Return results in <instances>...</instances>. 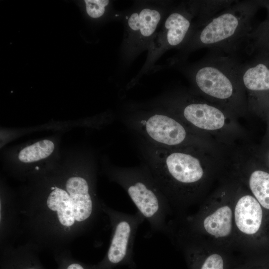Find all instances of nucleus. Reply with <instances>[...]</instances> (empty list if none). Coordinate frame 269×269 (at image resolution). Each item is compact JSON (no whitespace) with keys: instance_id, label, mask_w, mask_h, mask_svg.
<instances>
[{"instance_id":"1","label":"nucleus","mask_w":269,"mask_h":269,"mask_svg":"<svg viewBox=\"0 0 269 269\" xmlns=\"http://www.w3.org/2000/svg\"><path fill=\"white\" fill-rule=\"evenodd\" d=\"M143 163L167 199L172 211L182 217L201 199L213 174L206 156L209 147H160L136 136Z\"/></svg>"},{"instance_id":"2","label":"nucleus","mask_w":269,"mask_h":269,"mask_svg":"<svg viewBox=\"0 0 269 269\" xmlns=\"http://www.w3.org/2000/svg\"><path fill=\"white\" fill-rule=\"evenodd\" d=\"M241 66L232 57H208L193 69L192 81L206 100L234 115L242 114L248 104L240 79Z\"/></svg>"},{"instance_id":"3","label":"nucleus","mask_w":269,"mask_h":269,"mask_svg":"<svg viewBox=\"0 0 269 269\" xmlns=\"http://www.w3.org/2000/svg\"><path fill=\"white\" fill-rule=\"evenodd\" d=\"M105 169L111 180L127 193L138 212L147 221L150 231L167 235L170 223L167 218L173 211L147 167L143 163L134 167L108 164Z\"/></svg>"},{"instance_id":"4","label":"nucleus","mask_w":269,"mask_h":269,"mask_svg":"<svg viewBox=\"0 0 269 269\" xmlns=\"http://www.w3.org/2000/svg\"><path fill=\"white\" fill-rule=\"evenodd\" d=\"M257 3L235 1L199 28L184 44L189 51L208 47L226 52L234 51L247 41Z\"/></svg>"},{"instance_id":"5","label":"nucleus","mask_w":269,"mask_h":269,"mask_svg":"<svg viewBox=\"0 0 269 269\" xmlns=\"http://www.w3.org/2000/svg\"><path fill=\"white\" fill-rule=\"evenodd\" d=\"M123 122L136 136L160 147H209L205 136L162 108L134 111L125 116Z\"/></svg>"},{"instance_id":"6","label":"nucleus","mask_w":269,"mask_h":269,"mask_svg":"<svg viewBox=\"0 0 269 269\" xmlns=\"http://www.w3.org/2000/svg\"><path fill=\"white\" fill-rule=\"evenodd\" d=\"M185 222L189 231L229 251L236 248L233 182L216 191Z\"/></svg>"},{"instance_id":"7","label":"nucleus","mask_w":269,"mask_h":269,"mask_svg":"<svg viewBox=\"0 0 269 269\" xmlns=\"http://www.w3.org/2000/svg\"><path fill=\"white\" fill-rule=\"evenodd\" d=\"M162 109L174 115L196 133L216 134L231 126L235 115L204 98L179 95L162 102Z\"/></svg>"},{"instance_id":"8","label":"nucleus","mask_w":269,"mask_h":269,"mask_svg":"<svg viewBox=\"0 0 269 269\" xmlns=\"http://www.w3.org/2000/svg\"><path fill=\"white\" fill-rule=\"evenodd\" d=\"M233 184L236 248L247 252L263 226V208L243 185L236 180Z\"/></svg>"},{"instance_id":"9","label":"nucleus","mask_w":269,"mask_h":269,"mask_svg":"<svg viewBox=\"0 0 269 269\" xmlns=\"http://www.w3.org/2000/svg\"><path fill=\"white\" fill-rule=\"evenodd\" d=\"M107 211L112 224V238L105 259L95 269H111L129 262L138 228L144 219L138 211L134 214L110 209Z\"/></svg>"},{"instance_id":"10","label":"nucleus","mask_w":269,"mask_h":269,"mask_svg":"<svg viewBox=\"0 0 269 269\" xmlns=\"http://www.w3.org/2000/svg\"><path fill=\"white\" fill-rule=\"evenodd\" d=\"M96 168V158L92 153L83 172L72 174L64 182L63 187L68 193L74 206L76 222H85L94 213L95 205L94 184Z\"/></svg>"},{"instance_id":"11","label":"nucleus","mask_w":269,"mask_h":269,"mask_svg":"<svg viewBox=\"0 0 269 269\" xmlns=\"http://www.w3.org/2000/svg\"><path fill=\"white\" fill-rule=\"evenodd\" d=\"M235 180L243 185L262 208L269 211V171L254 163L238 165L234 172Z\"/></svg>"},{"instance_id":"12","label":"nucleus","mask_w":269,"mask_h":269,"mask_svg":"<svg viewBox=\"0 0 269 269\" xmlns=\"http://www.w3.org/2000/svg\"><path fill=\"white\" fill-rule=\"evenodd\" d=\"M240 79L248 94L249 104L256 96L269 91V66L263 62L241 65Z\"/></svg>"},{"instance_id":"13","label":"nucleus","mask_w":269,"mask_h":269,"mask_svg":"<svg viewBox=\"0 0 269 269\" xmlns=\"http://www.w3.org/2000/svg\"><path fill=\"white\" fill-rule=\"evenodd\" d=\"M161 19V12L153 7H145L133 12L127 20L131 37L139 43L146 41L154 34Z\"/></svg>"},{"instance_id":"14","label":"nucleus","mask_w":269,"mask_h":269,"mask_svg":"<svg viewBox=\"0 0 269 269\" xmlns=\"http://www.w3.org/2000/svg\"><path fill=\"white\" fill-rule=\"evenodd\" d=\"M58 147L52 138H44L22 146L16 151L14 162L22 166H34L50 160Z\"/></svg>"},{"instance_id":"15","label":"nucleus","mask_w":269,"mask_h":269,"mask_svg":"<svg viewBox=\"0 0 269 269\" xmlns=\"http://www.w3.org/2000/svg\"><path fill=\"white\" fill-rule=\"evenodd\" d=\"M46 204L49 209L56 213L59 222L62 226L70 227L74 225L76 222L74 206L64 187H52Z\"/></svg>"},{"instance_id":"16","label":"nucleus","mask_w":269,"mask_h":269,"mask_svg":"<svg viewBox=\"0 0 269 269\" xmlns=\"http://www.w3.org/2000/svg\"><path fill=\"white\" fill-rule=\"evenodd\" d=\"M86 8L87 14L92 18L102 16L105 11V7L109 3L107 0H86Z\"/></svg>"},{"instance_id":"17","label":"nucleus","mask_w":269,"mask_h":269,"mask_svg":"<svg viewBox=\"0 0 269 269\" xmlns=\"http://www.w3.org/2000/svg\"><path fill=\"white\" fill-rule=\"evenodd\" d=\"M59 269H87L82 264L73 261H63Z\"/></svg>"},{"instance_id":"18","label":"nucleus","mask_w":269,"mask_h":269,"mask_svg":"<svg viewBox=\"0 0 269 269\" xmlns=\"http://www.w3.org/2000/svg\"><path fill=\"white\" fill-rule=\"evenodd\" d=\"M259 43H265V45L269 48V38L258 37Z\"/></svg>"},{"instance_id":"19","label":"nucleus","mask_w":269,"mask_h":269,"mask_svg":"<svg viewBox=\"0 0 269 269\" xmlns=\"http://www.w3.org/2000/svg\"><path fill=\"white\" fill-rule=\"evenodd\" d=\"M265 161L268 165V166L269 167V149L268 150L267 154L265 155Z\"/></svg>"}]
</instances>
